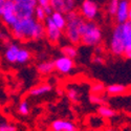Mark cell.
Returning a JSON list of instances; mask_svg holds the SVG:
<instances>
[{
    "mask_svg": "<svg viewBox=\"0 0 131 131\" xmlns=\"http://www.w3.org/2000/svg\"><path fill=\"white\" fill-rule=\"evenodd\" d=\"M65 19H66V25L63 29L65 36L71 44H78L80 43V30L85 22L84 18L75 10H71L65 14Z\"/></svg>",
    "mask_w": 131,
    "mask_h": 131,
    "instance_id": "obj_1",
    "label": "cell"
},
{
    "mask_svg": "<svg viewBox=\"0 0 131 131\" xmlns=\"http://www.w3.org/2000/svg\"><path fill=\"white\" fill-rule=\"evenodd\" d=\"M102 40V30L93 21H85L80 30V42L86 46H96Z\"/></svg>",
    "mask_w": 131,
    "mask_h": 131,
    "instance_id": "obj_2",
    "label": "cell"
},
{
    "mask_svg": "<svg viewBox=\"0 0 131 131\" xmlns=\"http://www.w3.org/2000/svg\"><path fill=\"white\" fill-rule=\"evenodd\" d=\"M36 24L37 21L34 19V17L21 18L18 19L17 22L10 27V30H12L13 36L18 40H32Z\"/></svg>",
    "mask_w": 131,
    "mask_h": 131,
    "instance_id": "obj_3",
    "label": "cell"
},
{
    "mask_svg": "<svg viewBox=\"0 0 131 131\" xmlns=\"http://www.w3.org/2000/svg\"><path fill=\"white\" fill-rule=\"evenodd\" d=\"M109 48L112 54L117 57H121L124 54L125 50V42L123 37V30H122V24H118L114 27L112 31V36L110 39V44Z\"/></svg>",
    "mask_w": 131,
    "mask_h": 131,
    "instance_id": "obj_4",
    "label": "cell"
},
{
    "mask_svg": "<svg viewBox=\"0 0 131 131\" xmlns=\"http://www.w3.org/2000/svg\"><path fill=\"white\" fill-rule=\"evenodd\" d=\"M0 17H1L2 22L7 26V27H12L18 20L17 14H16V9H15V3L12 0H6L2 10L0 13Z\"/></svg>",
    "mask_w": 131,
    "mask_h": 131,
    "instance_id": "obj_5",
    "label": "cell"
},
{
    "mask_svg": "<svg viewBox=\"0 0 131 131\" xmlns=\"http://www.w3.org/2000/svg\"><path fill=\"white\" fill-rule=\"evenodd\" d=\"M44 28H45V36H46L47 40L50 43H52V44H57V43L60 42V40L63 36V30L54 25L49 17H47L45 19Z\"/></svg>",
    "mask_w": 131,
    "mask_h": 131,
    "instance_id": "obj_6",
    "label": "cell"
},
{
    "mask_svg": "<svg viewBox=\"0 0 131 131\" xmlns=\"http://www.w3.org/2000/svg\"><path fill=\"white\" fill-rule=\"evenodd\" d=\"M99 14V6L92 0H84L81 5V16L87 21H93Z\"/></svg>",
    "mask_w": 131,
    "mask_h": 131,
    "instance_id": "obj_7",
    "label": "cell"
},
{
    "mask_svg": "<svg viewBox=\"0 0 131 131\" xmlns=\"http://www.w3.org/2000/svg\"><path fill=\"white\" fill-rule=\"evenodd\" d=\"M52 63H53L54 70H57L58 72L63 73V74H67V73L71 72L74 68L73 59L67 58L65 56H61V57L57 58Z\"/></svg>",
    "mask_w": 131,
    "mask_h": 131,
    "instance_id": "obj_8",
    "label": "cell"
},
{
    "mask_svg": "<svg viewBox=\"0 0 131 131\" xmlns=\"http://www.w3.org/2000/svg\"><path fill=\"white\" fill-rule=\"evenodd\" d=\"M115 18L118 24L125 23L126 21H129L131 18V8L129 0H119L118 6L115 13Z\"/></svg>",
    "mask_w": 131,
    "mask_h": 131,
    "instance_id": "obj_9",
    "label": "cell"
},
{
    "mask_svg": "<svg viewBox=\"0 0 131 131\" xmlns=\"http://www.w3.org/2000/svg\"><path fill=\"white\" fill-rule=\"evenodd\" d=\"M49 5L52 10L66 14L75 8V0H49Z\"/></svg>",
    "mask_w": 131,
    "mask_h": 131,
    "instance_id": "obj_10",
    "label": "cell"
},
{
    "mask_svg": "<svg viewBox=\"0 0 131 131\" xmlns=\"http://www.w3.org/2000/svg\"><path fill=\"white\" fill-rule=\"evenodd\" d=\"M122 30L123 37L125 42V50L123 56L127 59L131 58V22L130 20L126 21L125 23H122Z\"/></svg>",
    "mask_w": 131,
    "mask_h": 131,
    "instance_id": "obj_11",
    "label": "cell"
},
{
    "mask_svg": "<svg viewBox=\"0 0 131 131\" xmlns=\"http://www.w3.org/2000/svg\"><path fill=\"white\" fill-rule=\"evenodd\" d=\"M50 128L52 131H71L75 129V126L68 119H56L51 123Z\"/></svg>",
    "mask_w": 131,
    "mask_h": 131,
    "instance_id": "obj_12",
    "label": "cell"
},
{
    "mask_svg": "<svg viewBox=\"0 0 131 131\" xmlns=\"http://www.w3.org/2000/svg\"><path fill=\"white\" fill-rule=\"evenodd\" d=\"M128 91V86L123 84H111L106 87L105 92L108 93V95L116 96V95H122L125 94Z\"/></svg>",
    "mask_w": 131,
    "mask_h": 131,
    "instance_id": "obj_13",
    "label": "cell"
},
{
    "mask_svg": "<svg viewBox=\"0 0 131 131\" xmlns=\"http://www.w3.org/2000/svg\"><path fill=\"white\" fill-rule=\"evenodd\" d=\"M52 90V86L47 83H43L40 85H37L29 90V95L31 96H42Z\"/></svg>",
    "mask_w": 131,
    "mask_h": 131,
    "instance_id": "obj_14",
    "label": "cell"
},
{
    "mask_svg": "<svg viewBox=\"0 0 131 131\" xmlns=\"http://www.w3.org/2000/svg\"><path fill=\"white\" fill-rule=\"evenodd\" d=\"M19 48L20 47L17 44H14V43H10V44L6 47L5 52H4V58L8 63H16Z\"/></svg>",
    "mask_w": 131,
    "mask_h": 131,
    "instance_id": "obj_15",
    "label": "cell"
},
{
    "mask_svg": "<svg viewBox=\"0 0 131 131\" xmlns=\"http://www.w3.org/2000/svg\"><path fill=\"white\" fill-rule=\"evenodd\" d=\"M50 18V20L52 21V23L56 25L57 27H59L60 29H64L65 25H66V19H65V14H62L60 12H53L50 14V16H48Z\"/></svg>",
    "mask_w": 131,
    "mask_h": 131,
    "instance_id": "obj_16",
    "label": "cell"
},
{
    "mask_svg": "<svg viewBox=\"0 0 131 131\" xmlns=\"http://www.w3.org/2000/svg\"><path fill=\"white\" fill-rule=\"evenodd\" d=\"M54 70L52 62H41L37 65V71L40 74H49Z\"/></svg>",
    "mask_w": 131,
    "mask_h": 131,
    "instance_id": "obj_17",
    "label": "cell"
},
{
    "mask_svg": "<svg viewBox=\"0 0 131 131\" xmlns=\"http://www.w3.org/2000/svg\"><path fill=\"white\" fill-rule=\"evenodd\" d=\"M97 113L104 118H111L115 115V111L113 109L107 105H105V104L99 106V108H97Z\"/></svg>",
    "mask_w": 131,
    "mask_h": 131,
    "instance_id": "obj_18",
    "label": "cell"
},
{
    "mask_svg": "<svg viewBox=\"0 0 131 131\" xmlns=\"http://www.w3.org/2000/svg\"><path fill=\"white\" fill-rule=\"evenodd\" d=\"M29 59H30V52L25 48H19V51H18V54H17V59H16V63L25 64L29 61Z\"/></svg>",
    "mask_w": 131,
    "mask_h": 131,
    "instance_id": "obj_19",
    "label": "cell"
},
{
    "mask_svg": "<svg viewBox=\"0 0 131 131\" xmlns=\"http://www.w3.org/2000/svg\"><path fill=\"white\" fill-rule=\"evenodd\" d=\"M61 52H62L63 56L70 58V59H74L78 56V49L73 45H65L64 47H62Z\"/></svg>",
    "mask_w": 131,
    "mask_h": 131,
    "instance_id": "obj_20",
    "label": "cell"
},
{
    "mask_svg": "<svg viewBox=\"0 0 131 131\" xmlns=\"http://www.w3.org/2000/svg\"><path fill=\"white\" fill-rule=\"evenodd\" d=\"M34 16H35V20L38 21V22H44L45 19L47 18V15L44 12V8L39 5H36L34 9Z\"/></svg>",
    "mask_w": 131,
    "mask_h": 131,
    "instance_id": "obj_21",
    "label": "cell"
},
{
    "mask_svg": "<svg viewBox=\"0 0 131 131\" xmlns=\"http://www.w3.org/2000/svg\"><path fill=\"white\" fill-rule=\"evenodd\" d=\"M106 90V87L101 82H95L90 86V92L92 94H103Z\"/></svg>",
    "mask_w": 131,
    "mask_h": 131,
    "instance_id": "obj_22",
    "label": "cell"
},
{
    "mask_svg": "<svg viewBox=\"0 0 131 131\" xmlns=\"http://www.w3.org/2000/svg\"><path fill=\"white\" fill-rule=\"evenodd\" d=\"M30 111L29 104L27 101H21L18 105V113L21 115H27Z\"/></svg>",
    "mask_w": 131,
    "mask_h": 131,
    "instance_id": "obj_23",
    "label": "cell"
},
{
    "mask_svg": "<svg viewBox=\"0 0 131 131\" xmlns=\"http://www.w3.org/2000/svg\"><path fill=\"white\" fill-rule=\"evenodd\" d=\"M67 96H68V99L71 101V102H74V103H77L80 99V91L77 89V88H69L67 90Z\"/></svg>",
    "mask_w": 131,
    "mask_h": 131,
    "instance_id": "obj_24",
    "label": "cell"
},
{
    "mask_svg": "<svg viewBox=\"0 0 131 131\" xmlns=\"http://www.w3.org/2000/svg\"><path fill=\"white\" fill-rule=\"evenodd\" d=\"M89 101L93 105L100 106V105H104L105 104V97L102 96L101 94H92L91 93L89 95Z\"/></svg>",
    "mask_w": 131,
    "mask_h": 131,
    "instance_id": "obj_25",
    "label": "cell"
},
{
    "mask_svg": "<svg viewBox=\"0 0 131 131\" xmlns=\"http://www.w3.org/2000/svg\"><path fill=\"white\" fill-rule=\"evenodd\" d=\"M118 1L119 0H110V2L108 4V13L111 16H114L116 13V9L118 6Z\"/></svg>",
    "mask_w": 131,
    "mask_h": 131,
    "instance_id": "obj_26",
    "label": "cell"
},
{
    "mask_svg": "<svg viewBox=\"0 0 131 131\" xmlns=\"http://www.w3.org/2000/svg\"><path fill=\"white\" fill-rule=\"evenodd\" d=\"M17 127L10 123H6V122H2L0 123V131H16Z\"/></svg>",
    "mask_w": 131,
    "mask_h": 131,
    "instance_id": "obj_27",
    "label": "cell"
},
{
    "mask_svg": "<svg viewBox=\"0 0 131 131\" xmlns=\"http://www.w3.org/2000/svg\"><path fill=\"white\" fill-rule=\"evenodd\" d=\"M15 3H22V4H28V5H32L36 6L37 5V1L36 0H12Z\"/></svg>",
    "mask_w": 131,
    "mask_h": 131,
    "instance_id": "obj_28",
    "label": "cell"
},
{
    "mask_svg": "<svg viewBox=\"0 0 131 131\" xmlns=\"http://www.w3.org/2000/svg\"><path fill=\"white\" fill-rule=\"evenodd\" d=\"M36 1H37V5L41 7L49 6V0H36Z\"/></svg>",
    "mask_w": 131,
    "mask_h": 131,
    "instance_id": "obj_29",
    "label": "cell"
},
{
    "mask_svg": "<svg viewBox=\"0 0 131 131\" xmlns=\"http://www.w3.org/2000/svg\"><path fill=\"white\" fill-rule=\"evenodd\" d=\"M104 61H105L104 58L101 57V56H95L92 59V62L95 63V64H104Z\"/></svg>",
    "mask_w": 131,
    "mask_h": 131,
    "instance_id": "obj_30",
    "label": "cell"
},
{
    "mask_svg": "<svg viewBox=\"0 0 131 131\" xmlns=\"http://www.w3.org/2000/svg\"><path fill=\"white\" fill-rule=\"evenodd\" d=\"M0 39H2V40H6V39H7L6 34H4V32H2V31H0Z\"/></svg>",
    "mask_w": 131,
    "mask_h": 131,
    "instance_id": "obj_31",
    "label": "cell"
},
{
    "mask_svg": "<svg viewBox=\"0 0 131 131\" xmlns=\"http://www.w3.org/2000/svg\"><path fill=\"white\" fill-rule=\"evenodd\" d=\"M5 1H6V0H0V13H1V10H2V7H3L4 3H5Z\"/></svg>",
    "mask_w": 131,
    "mask_h": 131,
    "instance_id": "obj_32",
    "label": "cell"
},
{
    "mask_svg": "<svg viewBox=\"0 0 131 131\" xmlns=\"http://www.w3.org/2000/svg\"><path fill=\"white\" fill-rule=\"evenodd\" d=\"M106 131H113V130H111V129H108V130H106Z\"/></svg>",
    "mask_w": 131,
    "mask_h": 131,
    "instance_id": "obj_33",
    "label": "cell"
},
{
    "mask_svg": "<svg viewBox=\"0 0 131 131\" xmlns=\"http://www.w3.org/2000/svg\"><path fill=\"white\" fill-rule=\"evenodd\" d=\"M71 131H78V130H77V129H73V130H71Z\"/></svg>",
    "mask_w": 131,
    "mask_h": 131,
    "instance_id": "obj_34",
    "label": "cell"
}]
</instances>
